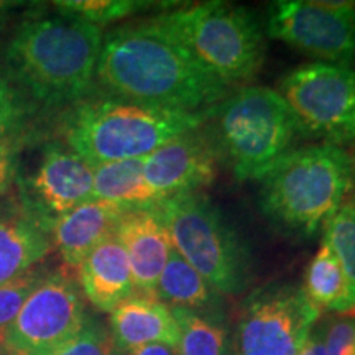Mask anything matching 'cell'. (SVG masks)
Wrapping results in <instances>:
<instances>
[{
    "instance_id": "6da1fadb",
    "label": "cell",
    "mask_w": 355,
    "mask_h": 355,
    "mask_svg": "<svg viewBox=\"0 0 355 355\" xmlns=\"http://www.w3.org/2000/svg\"><path fill=\"white\" fill-rule=\"evenodd\" d=\"M96 81L104 96L183 112H206L227 96L159 17L128 21L102 40Z\"/></svg>"
},
{
    "instance_id": "7a4b0ae2",
    "label": "cell",
    "mask_w": 355,
    "mask_h": 355,
    "mask_svg": "<svg viewBox=\"0 0 355 355\" xmlns=\"http://www.w3.org/2000/svg\"><path fill=\"white\" fill-rule=\"evenodd\" d=\"M102 28L76 17H35L6 46V76L35 109L73 107L96 78Z\"/></svg>"
},
{
    "instance_id": "3957f363",
    "label": "cell",
    "mask_w": 355,
    "mask_h": 355,
    "mask_svg": "<svg viewBox=\"0 0 355 355\" xmlns=\"http://www.w3.org/2000/svg\"><path fill=\"white\" fill-rule=\"evenodd\" d=\"M207 112H183L101 96L83 99L66 114L61 133L68 148L92 168L141 158L186 132L202 127Z\"/></svg>"
},
{
    "instance_id": "277c9868",
    "label": "cell",
    "mask_w": 355,
    "mask_h": 355,
    "mask_svg": "<svg viewBox=\"0 0 355 355\" xmlns=\"http://www.w3.org/2000/svg\"><path fill=\"white\" fill-rule=\"evenodd\" d=\"M219 162L235 180L259 181L304 135L303 127L278 91L250 86L225 96L204 122Z\"/></svg>"
},
{
    "instance_id": "5b68a950",
    "label": "cell",
    "mask_w": 355,
    "mask_h": 355,
    "mask_svg": "<svg viewBox=\"0 0 355 355\" xmlns=\"http://www.w3.org/2000/svg\"><path fill=\"white\" fill-rule=\"evenodd\" d=\"M352 173L354 159L343 146L295 148L259 180V206L277 227L311 237L340 207Z\"/></svg>"
},
{
    "instance_id": "8992f818",
    "label": "cell",
    "mask_w": 355,
    "mask_h": 355,
    "mask_svg": "<svg viewBox=\"0 0 355 355\" xmlns=\"http://www.w3.org/2000/svg\"><path fill=\"white\" fill-rule=\"evenodd\" d=\"M159 212L175 250L217 295L235 296L247 290L254 273L250 248L206 194L168 198Z\"/></svg>"
},
{
    "instance_id": "52a82bcc",
    "label": "cell",
    "mask_w": 355,
    "mask_h": 355,
    "mask_svg": "<svg viewBox=\"0 0 355 355\" xmlns=\"http://www.w3.org/2000/svg\"><path fill=\"white\" fill-rule=\"evenodd\" d=\"M159 19L224 86L250 81L263 64V28L247 7L206 2L173 10Z\"/></svg>"
},
{
    "instance_id": "ba28073f",
    "label": "cell",
    "mask_w": 355,
    "mask_h": 355,
    "mask_svg": "<svg viewBox=\"0 0 355 355\" xmlns=\"http://www.w3.org/2000/svg\"><path fill=\"white\" fill-rule=\"evenodd\" d=\"M319 316L321 311L301 286L270 283L257 288L241 306L234 355H298Z\"/></svg>"
},
{
    "instance_id": "9c48e42d",
    "label": "cell",
    "mask_w": 355,
    "mask_h": 355,
    "mask_svg": "<svg viewBox=\"0 0 355 355\" xmlns=\"http://www.w3.org/2000/svg\"><path fill=\"white\" fill-rule=\"evenodd\" d=\"M279 94L303 127L304 135L336 146L355 144V69L306 63L279 83Z\"/></svg>"
},
{
    "instance_id": "30bf717a",
    "label": "cell",
    "mask_w": 355,
    "mask_h": 355,
    "mask_svg": "<svg viewBox=\"0 0 355 355\" xmlns=\"http://www.w3.org/2000/svg\"><path fill=\"white\" fill-rule=\"evenodd\" d=\"M91 316L81 286L68 272L43 273L6 334V355H38L79 334Z\"/></svg>"
},
{
    "instance_id": "8fae6325",
    "label": "cell",
    "mask_w": 355,
    "mask_h": 355,
    "mask_svg": "<svg viewBox=\"0 0 355 355\" xmlns=\"http://www.w3.org/2000/svg\"><path fill=\"white\" fill-rule=\"evenodd\" d=\"M268 37L290 44L318 63L355 61V3L277 0L268 7Z\"/></svg>"
},
{
    "instance_id": "7c38bea8",
    "label": "cell",
    "mask_w": 355,
    "mask_h": 355,
    "mask_svg": "<svg viewBox=\"0 0 355 355\" xmlns=\"http://www.w3.org/2000/svg\"><path fill=\"white\" fill-rule=\"evenodd\" d=\"M94 168L60 141L44 146L37 170L21 183L20 206L48 229L92 199Z\"/></svg>"
},
{
    "instance_id": "4fadbf2b",
    "label": "cell",
    "mask_w": 355,
    "mask_h": 355,
    "mask_svg": "<svg viewBox=\"0 0 355 355\" xmlns=\"http://www.w3.org/2000/svg\"><path fill=\"white\" fill-rule=\"evenodd\" d=\"M217 153L207 133L186 132L145 158V180L159 201L201 193L217 176Z\"/></svg>"
},
{
    "instance_id": "5bb4252c",
    "label": "cell",
    "mask_w": 355,
    "mask_h": 355,
    "mask_svg": "<svg viewBox=\"0 0 355 355\" xmlns=\"http://www.w3.org/2000/svg\"><path fill=\"white\" fill-rule=\"evenodd\" d=\"M115 237L127 254L135 291L157 296L158 279L173 248L159 206L128 211L117 224Z\"/></svg>"
},
{
    "instance_id": "9a60e30c",
    "label": "cell",
    "mask_w": 355,
    "mask_h": 355,
    "mask_svg": "<svg viewBox=\"0 0 355 355\" xmlns=\"http://www.w3.org/2000/svg\"><path fill=\"white\" fill-rule=\"evenodd\" d=\"M128 211L133 209L102 199H89L55 220L51 245L66 266L78 268L101 242L115 234L117 224Z\"/></svg>"
},
{
    "instance_id": "2e32d148",
    "label": "cell",
    "mask_w": 355,
    "mask_h": 355,
    "mask_svg": "<svg viewBox=\"0 0 355 355\" xmlns=\"http://www.w3.org/2000/svg\"><path fill=\"white\" fill-rule=\"evenodd\" d=\"M110 334L121 354L146 344L176 347L180 327L171 306L157 296L132 295L110 313Z\"/></svg>"
},
{
    "instance_id": "e0dca14e",
    "label": "cell",
    "mask_w": 355,
    "mask_h": 355,
    "mask_svg": "<svg viewBox=\"0 0 355 355\" xmlns=\"http://www.w3.org/2000/svg\"><path fill=\"white\" fill-rule=\"evenodd\" d=\"M78 279L84 298L102 313H112L122 301L135 295L130 263L115 234L83 260Z\"/></svg>"
},
{
    "instance_id": "ac0fdd59",
    "label": "cell",
    "mask_w": 355,
    "mask_h": 355,
    "mask_svg": "<svg viewBox=\"0 0 355 355\" xmlns=\"http://www.w3.org/2000/svg\"><path fill=\"white\" fill-rule=\"evenodd\" d=\"M51 247L50 229L20 204L13 206L0 220V285L32 272Z\"/></svg>"
},
{
    "instance_id": "d6986e66",
    "label": "cell",
    "mask_w": 355,
    "mask_h": 355,
    "mask_svg": "<svg viewBox=\"0 0 355 355\" xmlns=\"http://www.w3.org/2000/svg\"><path fill=\"white\" fill-rule=\"evenodd\" d=\"M145 158L121 159L94 166L92 198L121 204L128 209H150L163 201L145 180Z\"/></svg>"
},
{
    "instance_id": "ffe728a7",
    "label": "cell",
    "mask_w": 355,
    "mask_h": 355,
    "mask_svg": "<svg viewBox=\"0 0 355 355\" xmlns=\"http://www.w3.org/2000/svg\"><path fill=\"white\" fill-rule=\"evenodd\" d=\"M303 291L306 298L319 311L355 314V301L349 279L337 257L324 242L306 268Z\"/></svg>"
},
{
    "instance_id": "44dd1931",
    "label": "cell",
    "mask_w": 355,
    "mask_h": 355,
    "mask_svg": "<svg viewBox=\"0 0 355 355\" xmlns=\"http://www.w3.org/2000/svg\"><path fill=\"white\" fill-rule=\"evenodd\" d=\"M157 298L171 308L209 311L214 309L217 293L173 247L158 279Z\"/></svg>"
},
{
    "instance_id": "7402d4cb",
    "label": "cell",
    "mask_w": 355,
    "mask_h": 355,
    "mask_svg": "<svg viewBox=\"0 0 355 355\" xmlns=\"http://www.w3.org/2000/svg\"><path fill=\"white\" fill-rule=\"evenodd\" d=\"M180 327L178 355H234L232 337L214 309L171 308Z\"/></svg>"
},
{
    "instance_id": "603a6c76",
    "label": "cell",
    "mask_w": 355,
    "mask_h": 355,
    "mask_svg": "<svg viewBox=\"0 0 355 355\" xmlns=\"http://www.w3.org/2000/svg\"><path fill=\"white\" fill-rule=\"evenodd\" d=\"M324 243L331 248L349 279L355 301V202H343L324 220Z\"/></svg>"
},
{
    "instance_id": "cb8c5ba5",
    "label": "cell",
    "mask_w": 355,
    "mask_h": 355,
    "mask_svg": "<svg viewBox=\"0 0 355 355\" xmlns=\"http://www.w3.org/2000/svg\"><path fill=\"white\" fill-rule=\"evenodd\" d=\"M150 6H152L150 2H137V0H61V2H55L56 10L61 15L76 17L97 26L127 19V17L146 10Z\"/></svg>"
},
{
    "instance_id": "d4e9b609",
    "label": "cell",
    "mask_w": 355,
    "mask_h": 355,
    "mask_svg": "<svg viewBox=\"0 0 355 355\" xmlns=\"http://www.w3.org/2000/svg\"><path fill=\"white\" fill-rule=\"evenodd\" d=\"M38 355H121V352L107 327L91 318L79 334Z\"/></svg>"
},
{
    "instance_id": "484cf974",
    "label": "cell",
    "mask_w": 355,
    "mask_h": 355,
    "mask_svg": "<svg viewBox=\"0 0 355 355\" xmlns=\"http://www.w3.org/2000/svg\"><path fill=\"white\" fill-rule=\"evenodd\" d=\"M32 107L0 71V140L21 137Z\"/></svg>"
},
{
    "instance_id": "4316f807",
    "label": "cell",
    "mask_w": 355,
    "mask_h": 355,
    "mask_svg": "<svg viewBox=\"0 0 355 355\" xmlns=\"http://www.w3.org/2000/svg\"><path fill=\"white\" fill-rule=\"evenodd\" d=\"M43 273L32 270L24 277L13 279L6 285H0V340L8 326L19 316L21 306L42 279Z\"/></svg>"
},
{
    "instance_id": "83f0119b",
    "label": "cell",
    "mask_w": 355,
    "mask_h": 355,
    "mask_svg": "<svg viewBox=\"0 0 355 355\" xmlns=\"http://www.w3.org/2000/svg\"><path fill=\"white\" fill-rule=\"evenodd\" d=\"M318 336L327 355H355V314L329 319Z\"/></svg>"
},
{
    "instance_id": "f1b7e54d",
    "label": "cell",
    "mask_w": 355,
    "mask_h": 355,
    "mask_svg": "<svg viewBox=\"0 0 355 355\" xmlns=\"http://www.w3.org/2000/svg\"><path fill=\"white\" fill-rule=\"evenodd\" d=\"M24 137H10L0 140V198H3L15 183L19 173V155Z\"/></svg>"
},
{
    "instance_id": "f546056e",
    "label": "cell",
    "mask_w": 355,
    "mask_h": 355,
    "mask_svg": "<svg viewBox=\"0 0 355 355\" xmlns=\"http://www.w3.org/2000/svg\"><path fill=\"white\" fill-rule=\"evenodd\" d=\"M121 355H178V352L176 347H171V345L166 344H146Z\"/></svg>"
},
{
    "instance_id": "4dcf8cb0",
    "label": "cell",
    "mask_w": 355,
    "mask_h": 355,
    "mask_svg": "<svg viewBox=\"0 0 355 355\" xmlns=\"http://www.w3.org/2000/svg\"><path fill=\"white\" fill-rule=\"evenodd\" d=\"M298 355H327L326 349H324V344L321 340V337L316 334H311L309 339L306 340L304 347L301 349V352Z\"/></svg>"
},
{
    "instance_id": "1f68e13d",
    "label": "cell",
    "mask_w": 355,
    "mask_h": 355,
    "mask_svg": "<svg viewBox=\"0 0 355 355\" xmlns=\"http://www.w3.org/2000/svg\"><path fill=\"white\" fill-rule=\"evenodd\" d=\"M17 6H19L17 2H3V0H0V28H2V25L6 24L8 12H10L12 8L17 7Z\"/></svg>"
},
{
    "instance_id": "d6a6232c",
    "label": "cell",
    "mask_w": 355,
    "mask_h": 355,
    "mask_svg": "<svg viewBox=\"0 0 355 355\" xmlns=\"http://www.w3.org/2000/svg\"><path fill=\"white\" fill-rule=\"evenodd\" d=\"M12 202L10 201H3V199H0V220L3 219V216L7 214L8 211L12 209Z\"/></svg>"
},
{
    "instance_id": "836d02e7",
    "label": "cell",
    "mask_w": 355,
    "mask_h": 355,
    "mask_svg": "<svg viewBox=\"0 0 355 355\" xmlns=\"http://www.w3.org/2000/svg\"><path fill=\"white\" fill-rule=\"evenodd\" d=\"M352 186L355 188V163H354V173H352ZM355 202V201H354Z\"/></svg>"
},
{
    "instance_id": "e575fe53",
    "label": "cell",
    "mask_w": 355,
    "mask_h": 355,
    "mask_svg": "<svg viewBox=\"0 0 355 355\" xmlns=\"http://www.w3.org/2000/svg\"><path fill=\"white\" fill-rule=\"evenodd\" d=\"M0 355H6V350H3V345H2V340H0Z\"/></svg>"
}]
</instances>
